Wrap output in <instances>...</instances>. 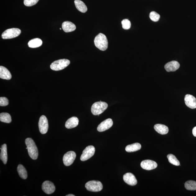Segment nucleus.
I'll return each instance as SVG.
<instances>
[{
    "label": "nucleus",
    "mask_w": 196,
    "mask_h": 196,
    "mask_svg": "<svg viewBox=\"0 0 196 196\" xmlns=\"http://www.w3.org/2000/svg\"><path fill=\"white\" fill-rule=\"evenodd\" d=\"M167 158L168 159L169 162L174 165L178 166L180 165L179 161L176 158L174 155L172 154H169L167 155Z\"/></svg>",
    "instance_id": "nucleus-27"
},
{
    "label": "nucleus",
    "mask_w": 196,
    "mask_h": 196,
    "mask_svg": "<svg viewBox=\"0 0 196 196\" xmlns=\"http://www.w3.org/2000/svg\"><path fill=\"white\" fill-rule=\"evenodd\" d=\"M79 120L76 117H73L69 118L66 121L65 126L66 128L70 129L75 128L78 125Z\"/></svg>",
    "instance_id": "nucleus-17"
},
{
    "label": "nucleus",
    "mask_w": 196,
    "mask_h": 196,
    "mask_svg": "<svg viewBox=\"0 0 196 196\" xmlns=\"http://www.w3.org/2000/svg\"><path fill=\"white\" fill-rule=\"evenodd\" d=\"M1 152L0 154V158L4 164H6L7 161V145L6 144H4L2 146L1 148Z\"/></svg>",
    "instance_id": "nucleus-20"
},
{
    "label": "nucleus",
    "mask_w": 196,
    "mask_h": 196,
    "mask_svg": "<svg viewBox=\"0 0 196 196\" xmlns=\"http://www.w3.org/2000/svg\"><path fill=\"white\" fill-rule=\"evenodd\" d=\"M113 122L111 118H108L103 121L98 127V131L99 132H103L108 130L112 126Z\"/></svg>",
    "instance_id": "nucleus-11"
},
{
    "label": "nucleus",
    "mask_w": 196,
    "mask_h": 196,
    "mask_svg": "<svg viewBox=\"0 0 196 196\" xmlns=\"http://www.w3.org/2000/svg\"><path fill=\"white\" fill-rule=\"evenodd\" d=\"M60 30H62L61 28H60Z\"/></svg>",
    "instance_id": "nucleus-34"
},
{
    "label": "nucleus",
    "mask_w": 196,
    "mask_h": 196,
    "mask_svg": "<svg viewBox=\"0 0 196 196\" xmlns=\"http://www.w3.org/2000/svg\"><path fill=\"white\" fill-rule=\"evenodd\" d=\"M95 148L93 146H89L83 150V153L81 155L80 160L85 161L88 160L92 157L94 154Z\"/></svg>",
    "instance_id": "nucleus-7"
},
{
    "label": "nucleus",
    "mask_w": 196,
    "mask_h": 196,
    "mask_svg": "<svg viewBox=\"0 0 196 196\" xmlns=\"http://www.w3.org/2000/svg\"><path fill=\"white\" fill-rule=\"evenodd\" d=\"M42 190L48 194H52L55 190V187L53 183L49 181H45L42 185Z\"/></svg>",
    "instance_id": "nucleus-10"
},
{
    "label": "nucleus",
    "mask_w": 196,
    "mask_h": 196,
    "mask_svg": "<svg viewBox=\"0 0 196 196\" xmlns=\"http://www.w3.org/2000/svg\"><path fill=\"white\" fill-rule=\"evenodd\" d=\"M39 0H24V5L28 7H30L36 5Z\"/></svg>",
    "instance_id": "nucleus-30"
},
{
    "label": "nucleus",
    "mask_w": 196,
    "mask_h": 196,
    "mask_svg": "<svg viewBox=\"0 0 196 196\" xmlns=\"http://www.w3.org/2000/svg\"><path fill=\"white\" fill-rule=\"evenodd\" d=\"M66 196H75V195L73 194H68L66 195Z\"/></svg>",
    "instance_id": "nucleus-33"
},
{
    "label": "nucleus",
    "mask_w": 196,
    "mask_h": 196,
    "mask_svg": "<svg viewBox=\"0 0 196 196\" xmlns=\"http://www.w3.org/2000/svg\"><path fill=\"white\" fill-rule=\"evenodd\" d=\"M70 63L69 60L66 59H60L54 62L50 66L51 69L55 71H59L64 69Z\"/></svg>",
    "instance_id": "nucleus-4"
},
{
    "label": "nucleus",
    "mask_w": 196,
    "mask_h": 196,
    "mask_svg": "<svg viewBox=\"0 0 196 196\" xmlns=\"http://www.w3.org/2000/svg\"><path fill=\"white\" fill-rule=\"evenodd\" d=\"M0 120L2 122L10 123L12 121L11 116L8 113H1L0 114Z\"/></svg>",
    "instance_id": "nucleus-25"
},
{
    "label": "nucleus",
    "mask_w": 196,
    "mask_h": 196,
    "mask_svg": "<svg viewBox=\"0 0 196 196\" xmlns=\"http://www.w3.org/2000/svg\"><path fill=\"white\" fill-rule=\"evenodd\" d=\"M86 189L92 192H99L102 190L103 186L102 183L99 181H90L85 185Z\"/></svg>",
    "instance_id": "nucleus-6"
},
{
    "label": "nucleus",
    "mask_w": 196,
    "mask_h": 196,
    "mask_svg": "<svg viewBox=\"0 0 196 196\" xmlns=\"http://www.w3.org/2000/svg\"><path fill=\"white\" fill-rule=\"evenodd\" d=\"M185 188L188 190H196V182L193 180H188L185 182Z\"/></svg>",
    "instance_id": "nucleus-26"
},
{
    "label": "nucleus",
    "mask_w": 196,
    "mask_h": 196,
    "mask_svg": "<svg viewBox=\"0 0 196 196\" xmlns=\"http://www.w3.org/2000/svg\"><path fill=\"white\" fill-rule=\"evenodd\" d=\"M42 41L39 38H35L30 40L28 43V46L30 48H36L41 46Z\"/></svg>",
    "instance_id": "nucleus-22"
},
{
    "label": "nucleus",
    "mask_w": 196,
    "mask_h": 196,
    "mask_svg": "<svg viewBox=\"0 0 196 196\" xmlns=\"http://www.w3.org/2000/svg\"><path fill=\"white\" fill-rule=\"evenodd\" d=\"M141 145L139 143L131 144L126 146L125 150L127 152L131 153L136 152L141 149Z\"/></svg>",
    "instance_id": "nucleus-23"
},
{
    "label": "nucleus",
    "mask_w": 196,
    "mask_h": 196,
    "mask_svg": "<svg viewBox=\"0 0 196 196\" xmlns=\"http://www.w3.org/2000/svg\"><path fill=\"white\" fill-rule=\"evenodd\" d=\"M25 143L30 157L34 160L37 159L38 156V151L37 146L33 140L28 138L26 139Z\"/></svg>",
    "instance_id": "nucleus-1"
},
{
    "label": "nucleus",
    "mask_w": 196,
    "mask_h": 196,
    "mask_svg": "<svg viewBox=\"0 0 196 196\" xmlns=\"http://www.w3.org/2000/svg\"><path fill=\"white\" fill-rule=\"evenodd\" d=\"M62 29L66 32H70L74 31L76 29V25L74 24L70 21H64L62 24Z\"/></svg>",
    "instance_id": "nucleus-16"
},
{
    "label": "nucleus",
    "mask_w": 196,
    "mask_h": 196,
    "mask_svg": "<svg viewBox=\"0 0 196 196\" xmlns=\"http://www.w3.org/2000/svg\"><path fill=\"white\" fill-rule=\"evenodd\" d=\"M75 3L77 9L79 11L82 13H85L87 11L88 9L87 6L83 1L80 0H75Z\"/></svg>",
    "instance_id": "nucleus-21"
},
{
    "label": "nucleus",
    "mask_w": 196,
    "mask_h": 196,
    "mask_svg": "<svg viewBox=\"0 0 196 196\" xmlns=\"http://www.w3.org/2000/svg\"><path fill=\"white\" fill-rule=\"evenodd\" d=\"M185 102L186 106L189 108H196V98L192 95L186 94L185 96Z\"/></svg>",
    "instance_id": "nucleus-13"
},
{
    "label": "nucleus",
    "mask_w": 196,
    "mask_h": 196,
    "mask_svg": "<svg viewBox=\"0 0 196 196\" xmlns=\"http://www.w3.org/2000/svg\"><path fill=\"white\" fill-rule=\"evenodd\" d=\"M8 100L5 97H1L0 98V106L1 107H5L8 104Z\"/></svg>",
    "instance_id": "nucleus-31"
},
{
    "label": "nucleus",
    "mask_w": 196,
    "mask_h": 196,
    "mask_svg": "<svg viewBox=\"0 0 196 196\" xmlns=\"http://www.w3.org/2000/svg\"><path fill=\"white\" fill-rule=\"evenodd\" d=\"M19 175L23 179L25 180L27 178V173L26 170L22 165H19L17 167Z\"/></svg>",
    "instance_id": "nucleus-24"
},
{
    "label": "nucleus",
    "mask_w": 196,
    "mask_h": 196,
    "mask_svg": "<svg viewBox=\"0 0 196 196\" xmlns=\"http://www.w3.org/2000/svg\"><path fill=\"white\" fill-rule=\"evenodd\" d=\"M39 128L42 134H46L48 129V120L45 116H41L39 122Z\"/></svg>",
    "instance_id": "nucleus-9"
},
{
    "label": "nucleus",
    "mask_w": 196,
    "mask_h": 196,
    "mask_svg": "<svg viewBox=\"0 0 196 196\" xmlns=\"http://www.w3.org/2000/svg\"><path fill=\"white\" fill-rule=\"evenodd\" d=\"M192 133L194 136L196 137V126L194 127L193 129Z\"/></svg>",
    "instance_id": "nucleus-32"
},
{
    "label": "nucleus",
    "mask_w": 196,
    "mask_h": 196,
    "mask_svg": "<svg viewBox=\"0 0 196 196\" xmlns=\"http://www.w3.org/2000/svg\"><path fill=\"white\" fill-rule=\"evenodd\" d=\"M154 129L159 134H166L169 132V128L165 125L161 124H157L154 126Z\"/></svg>",
    "instance_id": "nucleus-19"
},
{
    "label": "nucleus",
    "mask_w": 196,
    "mask_h": 196,
    "mask_svg": "<svg viewBox=\"0 0 196 196\" xmlns=\"http://www.w3.org/2000/svg\"><path fill=\"white\" fill-rule=\"evenodd\" d=\"M76 158V154L74 151H69L64 155L63 158L64 164L66 166L71 165Z\"/></svg>",
    "instance_id": "nucleus-8"
},
{
    "label": "nucleus",
    "mask_w": 196,
    "mask_h": 196,
    "mask_svg": "<svg viewBox=\"0 0 196 196\" xmlns=\"http://www.w3.org/2000/svg\"><path fill=\"white\" fill-rule=\"evenodd\" d=\"M123 29L125 30H128L131 27V23L128 19H125L121 22Z\"/></svg>",
    "instance_id": "nucleus-29"
},
{
    "label": "nucleus",
    "mask_w": 196,
    "mask_h": 196,
    "mask_svg": "<svg viewBox=\"0 0 196 196\" xmlns=\"http://www.w3.org/2000/svg\"><path fill=\"white\" fill-rule=\"evenodd\" d=\"M180 67V64L176 61H172L167 62L165 66V68L168 72H174Z\"/></svg>",
    "instance_id": "nucleus-15"
},
{
    "label": "nucleus",
    "mask_w": 196,
    "mask_h": 196,
    "mask_svg": "<svg viewBox=\"0 0 196 196\" xmlns=\"http://www.w3.org/2000/svg\"><path fill=\"white\" fill-rule=\"evenodd\" d=\"M151 20L153 21L157 22L159 20L160 18V15L156 12L152 11L150 13L149 15Z\"/></svg>",
    "instance_id": "nucleus-28"
},
{
    "label": "nucleus",
    "mask_w": 196,
    "mask_h": 196,
    "mask_svg": "<svg viewBox=\"0 0 196 196\" xmlns=\"http://www.w3.org/2000/svg\"><path fill=\"white\" fill-rule=\"evenodd\" d=\"M95 46L102 51L106 50L108 47V41L106 36L102 33H100L96 36L94 40Z\"/></svg>",
    "instance_id": "nucleus-2"
},
{
    "label": "nucleus",
    "mask_w": 196,
    "mask_h": 196,
    "mask_svg": "<svg viewBox=\"0 0 196 196\" xmlns=\"http://www.w3.org/2000/svg\"><path fill=\"white\" fill-rule=\"evenodd\" d=\"M11 77V75L7 68L3 66H0V78L10 80Z\"/></svg>",
    "instance_id": "nucleus-18"
},
{
    "label": "nucleus",
    "mask_w": 196,
    "mask_h": 196,
    "mask_svg": "<svg viewBox=\"0 0 196 196\" xmlns=\"http://www.w3.org/2000/svg\"><path fill=\"white\" fill-rule=\"evenodd\" d=\"M108 107V105L106 103L97 102L94 103L91 107V112L94 115H99L102 113Z\"/></svg>",
    "instance_id": "nucleus-3"
},
{
    "label": "nucleus",
    "mask_w": 196,
    "mask_h": 196,
    "mask_svg": "<svg viewBox=\"0 0 196 196\" xmlns=\"http://www.w3.org/2000/svg\"><path fill=\"white\" fill-rule=\"evenodd\" d=\"M141 166L142 168L147 171H150L156 168L157 167V163L153 161L145 160L142 162Z\"/></svg>",
    "instance_id": "nucleus-12"
},
{
    "label": "nucleus",
    "mask_w": 196,
    "mask_h": 196,
    "mask_svg": "<svg viewBox=\"0 0 196 196\" xmlns=\"http://www.w3.org/2000/svg\"><path fill=\"white\" fill-rule=\"evenodd\" d=\"M123 180L125 182L130 186H134L137 184L136 178L132 173H128L125 174L123 176Z\"/></svg>",
    "instance_id": "nucleus-14"
},
{
    "label": "nucleus",
    "mask_w": 196,
    "mask_h": 196,
    "mask_svg": "<svg viewBox=\"0 0 196 196\" xmlns=\"http://www.w3.org/2000/svg\"><path fill=\"white\" fill-rule=\"evenodd\" d=\"M21 32V30L18 28H12L4 31L2 34V37L4 39H11L20 35Z\"/></svg>",
    "instance_id": "nucleus-5"
}]
</instances>
